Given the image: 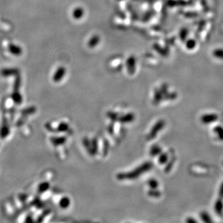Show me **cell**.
Wrapping results in <instances>:
<instances>
[{
    "label": "cell",
    "mask_w": 223,
    "mask_h": 223,
    "mask_svg": "<svg viewBox=\"0 0 223 223\" xmlns=\"http://www.w3.org/2000/svg\"><path fill=\"white\" fill-rule=\"evenodd\" d=\"M66 72V69L65 67H64L63 66H58L52 76L53 81L55 82V83H58V82L61 81L65 76Z\"/></svg>",
    "instance_id": "cell-1"
},
{
    "label": "cell",
    "mask_w": 223,
    "mask_h": 223,
    "mask_svg": "<svg viewBox=\"0 0 223 223\" xmlns=\"http://www.w3.org/2000/svg\"><path fill=\"white\" fill-rule=\"evenodd\" d=\"M8 50L11 55L15 56H20L23 53V50L21 46L13 43L8 44Z\"/></svg>",
    "instance_id": "cell-2"
},
{
    "label": "cell",
    "mask_w": 223,
    "mask_h": 223,
    "mask_svg": "<svg viewBox=\"0 0 223 223\" xmlns=\"http://www.w3.org/2000/svg\"><path fill=\"white\" fill-rule=\"evenodd\" d=\"M0 74L3 77L16 76L19 75V70L17 68H4L0 71Z\"/></svg>",
    "instance_id": "cell-3"
},
{
    "label": "cell",
    "mask_w": 223,
    "mask_h": 223,
    "mask_svg": "<svg viewBox=\"0 0 223 223\" xmlns=\"http://www.w3.org/2000/svg\"><path fill=\"white\" fill-rule=\"evenodd\" d=\"M218 119V116L215 113L205 114L202 116L201 122L204 124H209L216 122Z\"/></svg>",
    "instance_id": "cell-4"
},
{
    "label": "cell",
    "mask_w": 223,
    "mask_h": 223,
    "mask_svg": "<svg viewBox=\"0 0 223 223\" xmlns=\"http://www.w3.org/2000/svg\"><path fill=\"white\" fill-rule=\"evenodd\" d=\"M223 199L219 198L215 204V211L217 215L223 216Z\"/></svg>",
    "instance_id": "cell-5"
},
{
    "label": "cell",
    "mask_w": 223,
    "mask_h": 223,
    "mask_svg": "<svg viewBox=\"0 0 223 223\" xmlns=\"http://www.w3.org/2000/svg\"><path fill=\"white\" fill-rule=\"evenodd\" d=\"M11 98L17 104H20L22 102V97L19 92V89H13V92L11 94Z\"/></svg>",
    "instance_id": "cell-6"
},
{
    "label": "cell",
    "mask_w": 223,
    "mask_h": 223,
    "mask_svg": "<svg viewBox=\"0 0 223 223\" xmlns=\"http://www.w3.org/2000/svg\"><path fill=\"white\" fill-rule=\"evenodd\" d=\"M84 14V11L83 8L76 7L73 10L72 16L75 19H79L83 17Z\"/></svg>",
    "instance_id": "cell-7"
},
{
    "label": "cell",
    "mask_w": 223,
    "mask_h": 223,
    "mask_svg": "<svg viewBox=\"0 0 223 223\" xmlns=\"http://www.w3.org/2000/svg\"><path fill=\"white\" fill-rule=\"evenodd\" d=\"M100 42V37L97 36V35H95V36H93L90 40L88 42V46H89L90 48H94L96 47V46L98 45V43Z\"/></svg>",
    "instance_id": "cell-8"
},
{
    "label": "cell",
    "mask_w": 223,
    "mask_h": 223,
    "mask_svg": "<svg viewBox=\"0 0 223 223\" xmlns=\"http://www.w3.org/2000/svg\"><path fill=\"white\" fill-rule=\"evenodd\" d=\"M214 132L217 135L218 139L221 141H223V127L221 126H216L213 129Z\"/></svg>",
    "instance_id": "cell-9"
},
{
    "label": "cell",
    "mask_w": 223,
    "mask_h": 223,
    "mask_svg": "<svg viewBox=\"0 0 223 223\" xmlns=\"http://www.w3.org/2000/svg\"><path fill=\"white\" fill-rule=\"evenodd\" d=\"M213 56L216 58L220 60H223V49L218 48L213 51Z\"/></svg>",
    "instance_id": "cell-10"
},
{
    "label": "cell",
    "mask_w": 223,
    "mask_h": 223,
    "mask_svg": "<svg viewBox=\"0 0 223 223\" xmlns=\"http://www.w3.org/2000/svg\"><path fill=\"white\" fill-rule=\"evenodd\" d=\"M200 218L201 219L205 222H213L212 219H211L209 215L206 212V211H203L200 214Z\"/></svg>",
    "instance_id": "cell-11"
},
{
    "label": "cell",
    "mask_w": 223,
    "mask_h": 223,
    "mask_svg": "<svg viewBox=\"0 0 223 223\" xmlns=\"http://www.w3.org/2000/svg\"><path fill=\"white\" fill-rule=\"evenodd\" d=\"M49 186H50V185H49V183L42 182L40 184H39V185L38 186V191H39V192L43 193V192L49 189Z\"/></svg>",
    "instance_id": "cell-12"
},
{
    "label": "cell",
    "mask_w": 223,
    "mask_h": 223,
    "mask_svg": "<svg viewBox=\"0 0 223 223\" xmlns=\"http://www.w3.org/2000/svg\"><path fill=\"white\" fill-rule=\"evenodd\" d=\"M196 45V43L194 39H189L186 41V47L187 49L191 50L195 48Z\"/></svg>",
    "instance_id": "cell-13"
},
{
    "label": "cell",
    "mask_w": 223,
    "mask_h": 223,
    "mask_svg": "<svg viewBox=\"0 0 223 223\" xmlns=\"http://www.w3.org/2000/svg\"><path fill=\"white\" fill-rule=\"evenodd\" d=\"M127 64H130V65H127L128 69H132V70H133V69H135V65H136L135 59V58H133L132 57H131L130 58H128Z\"/></svg>",
    "instance_id": "cell-14"
},
{
    "label": "cell",
    "mask_w": 223,
    "mask_h": 223,
    "mask_svg": "<svg viewBox=\"0 0 223 223\" xmlns=\"http://www.w3.org/2000/svg\"><path fill=\"white\" fill-rule=\"evenodd\" d=\"M9 130L8 127L5 126L2 128V130H1V135L2 138H6L9 135Z\"/></svg>",
    "instance_id": "cell-15"
},
{
    "label": "cell",
    "mask_w": 223,
    "mask_h": 223,
    "mask_svg": "<svg viewBox=\"0 0 223 223\" xmlns=\"http://www.w3.org/2000/svg\"><path fill=\"white\" fill-rule=\"evenodd\" d=\"M60 205L62 208L67 207L69 205V199L68 198H63V199H61Z\"/></svg>",
    "instance_id": "cell-16"
},
{
    "label": "cell",
    "mask_w": 223,
    "mask_h": 223,
    "mask_svg": "<svg viewBox=\"0 0 223 223\" xmlns=\"http://www.w3.org/2000/svg\"><path fill=\"white\" fill-rule=\"evenodd\" d=\"M187 30L186 29H183L180 33V35H181V38L182 39H185L187 36Z\"/></svg>",
    "instance_id": "cell-17"
},
{
    "label": "cell",
    "mask_w": 223,
    "mask_h": 223,
    "mask_svg": "<svg viewBox=\"0 0 223 223\" xmlns=\"http://www.w3.org/2000/svg\"><path fill=\"white\" fill-rule=\"evenodd\" d=\"M219 198L223 199V182L221 183L220 186V189L219 191Z\"/></svg>",
    "instance_id": "cell-18"
},
{
    "label": "cell",
    "mask_w": 223,
    "mask_h": 223,
    "mask_svg": "<svg viewBox=\"0 0 223 223\" xmlns=\"http://www.w3.org/2000/svg\"><path fill=\"white\" fill-rule=\"evenodd\" d=\"M66 125H65V124L62 123L60 125L59 128H59L58 130H59L60 131H65L66 130Z\"/></svg>",
    "instance_id": "cell-19"
},
{
    "label": "cell",
    "mask_w": 223,
    "mask_h": 223,
    "mask_svg": "<svg viewBox=\"0 0 223 223\" xmlns=\"http://www.w3.org/2000/svg\"><path fill=\"white\" fill-rule=\"evenodd\" d=\"M186 222H189V223H195L197 221L195 219H193L192 218H188L186 219Z\"/></svg>",
    "instance_id": "cell-20"
}]
</instances>
